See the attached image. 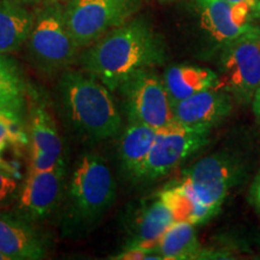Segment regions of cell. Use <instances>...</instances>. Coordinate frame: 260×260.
I'll return each mask as SVG.
<instances>
[{"instance_id": "cell-1", "label": "cell", "mask_w": 260, "mask_h": 260, "mask_svg": "<svg viewBox=\"0 0 260 260\" xmlns=\"http://www.w3.org/2000/svg\"><path fill=\"white\" fill-rule=\"evenodd\" d=\"M164 58V44L151 23L133 17L87 47L80 63L82 70L116 92L136 71L157 67Z\"/></svg>"}, {"instance_id": "cell-2", "label": "cell", "mask_w": 260, "mask_h": 260, "mask_svg": "<svg viewBox=\"0 0 260 260\" xmlns=\"http://www.w3.org/2000/svg\"><path fill=\"white\" fill-rule=\"evenodd\" d=\"M65 194L61 230L83 235L96 225L116 201V181L102 155L84 153L76 161Z\"/></svg>"}, {"instance_id": "cell-3", "label": "cell", "mask_w": 260, "mask_h": 260, "mask_svg": "<svg viewBox=\"0 0 260 260\" xmlns=\"http://www.w3.org/2000/svg\"><path fill=\"white\" fill-rule=\"evenodd\" d=\"M110 90L87 71L65 70L58 94L68 121L93 141L115 138L121 133L122 117Z\"/></svg>"}, {"instance_id": "cell-4", "label": "cell", "mask_w": 260, "mask_h": 260, "mask_svg": "<svg viewBox=\"0 0 260 260\" xmlns=\"http://www.w3.org/2000/svg\"><path fill=\"white\" fill-rule=\"evenodd\" d=\"M27 47L32 64L46 75L64 73L73 65L81 48L68 28L60 3L38 10Z\"/></svg>"}, {"instance_id": "cell-5", "label": "cell", "mask_w": 260, "mask_h": 260, "mask_svg": "<svg viewBox=\"0 0 260 260\" xmlns=\"http://www.w3.org/2000/svg\"><path fill=\"white\" fill-rule=\"evenodd\" d=\"M141 8V0H69L64 6L68 28L81 50L124 24Z\"/></svg>"}, {"instance_id": "cell-6", "label": "cell", "mask_w": 260, "mask_h": 260, "mask_svg": "<svg viewBox=\"0 0 260 260\" xmlns=\"http://www.w3.org/2000/svg\"><path fill=\"white\" fill-rule=\"evenodd\" d=\"M222 74L216 88L225 90L243 103L252 102L260 87V30L245 32L224 45Z\"/></svg>"}, {"instance_id": "cell-7", "label": "cell", "mask_w": 260, "mask_h": 260, "mask_svg": "<svg viewBox=\"0 0 260 260\" xmlns=\"http://www.w3.org/2000/svg\"><path fill=\"white\" fill-rule=\"evenodd\" d=\"M211 129L190 126L177 121L157 129V134L139 181L157 180L197 153L209 142Z\"/></svg>"}, {"instance_id": "cell-8", "label": "cell", "mask_w": 260, "mask_h": 260, "mask_svg": "<svg viewBox=\"0 0 260 260\" xmlns=\"http://www.w3.org/2000/svg\"><path fill=\"white\" fill-rule=\"evenodd\" d=\"M129 122L159 129L174 121V112L162 79L151 69L136 71L117 88Z\"/></svg>"}, {"instance_id": "cell-9", "label": "cell", "mask_w": 260, "mask_h": 260, "mask_svg": "<svg viewBox=\"0 0 260 260\" xmlns=\"http://www.w3.org/2000/svg\"><path fill=\"white\" fill-rule=\"evenodd\" d=\"M237 174L236 162L225 154L217 153L195 162L184 174L181 183L204 206L217 213L236 182Z\"/></svg>"}, {"instance_id": "cell-10", "label": "cell", "mask_w": 260, "mask_h": 260, "mask_svg": "<svg viewBox=\"0 0 260 260\" xmlns=\"http://www.w3.org/2000/svg\"><path fill=\"white\" fill-rule=\"evenodd\" d=\"M67 165L63 159L47 170H30L18 197L21 217L29 222L46 219L64 195Z\"/></svg>"}, {"instance_id": "cell-11", "label": "cell", "mask_w": 260, "mask_h": 260, "mask_svg": "<svg viewBox=\"0 0 260 260\" xmlns=\"http://www.w3.org/2000/svg\"><path fill=\"white\" fill-rule=\"evenodd\" d=\"M201 25L217 42L228 44L254 29L252 19L258 16L246 5H233L226 0H197Z\"/></svg>"}, {"instance_id": "cell-12", "label": "cell", "mask_w": 260, "mask_h": 260, "mask_svg": "<svg viewBox=\"0 0 260 260\" xmlns=\"http://www.w3.org/2000/svg\"><path fill=\"white\" fill-rule=\"evenodd\" d=\"M30 170H47L64 159L63 142L50 111L42 105L32 106L29 115Z\"/></svg>"}, {"instance_id": "cell-13", "label": "cell", "mask_w": 260, "mask_h": 260, "mask_svg": "<svg viewBox=\"0 0 260 260\" xmlns=\"http://www.w3.org/2000/svg\"><path fill=\"white\" fill-rule=\"evenodd\" d=\"M232 110V95L218 88L205 89L172 105L175 121L207 129L224 121Z\"/></svg>"}, {"instance_id": "cell-14", "label": "cell", "mask_w": 260, "mask_h": 260, "mask_svg": "<svg viewBox=\"0 0 260 260\" xmlns=\"http://www.w3.org/2000/svg\"><path fill=\"white\" fill-rule=\"evenodd\" d=\"M175 223L169 207L158 197L133 212L128 224V240L124 248H146L157 252L158 243Z\"/></svg>"}, {"instance_id": "cell-15", "label": "cell", "mask_w": 260, "mask_h": 260, "mask_svg": "<svg viewBox=\"0 0 260 260\" xmlns=\"http://www.w3.org/2000/svg\"><path fill=\"white\" fill-rule=\"evenodd\" d=\"M0 252L9 260H38L46 256L47 245L29 220L0 213Z\"/></svg>"}, {"instance_id": "cell-16", "label": "cell", "mask_w": 260, "mask_h": 260, "mask_svg": "<svg viewBox=\"0 0 260 260\" xmlns=\"http://www.w3.org/2000/svg\"><path fill=\"white\" fill-rule=\"evenodd\" d=\"M157 129L142 123L129 122L118 145V157L126 176L139 180L142 168L153 146Z\"/></svg>"}, {"instance_id": "cell-17", "label": "cell", "mask_w": 260, "mask_h": 260, "mask_svg": "<svg viewBox=\"0 0 260 260\" xmlns=\"http://www.w3.org/2000/svg\"><path fill=\"white\" fill-rule=\"evenodd\" d=\"M35 14L15 0H0V54L18 52L27 44Z\"/></svg>"}, {"instance_id": "cell-18", "label": "cell", "mask_w": 260, "mask_h": 260, "mask_svg": "<svg viewBox=\"0 0 260 260\" xmlns=\"http://www.w3.org/2000/svg\"><path fill=\"white\" fill-rule=\"evenodd\" d=\"M171 105L205 89L216 88L218 75L207 68L177 65L165 71L162 77Z\"/></svg>"}, {"instance_id": "cell-19", "label": "cell", "mask_w": 260, "mask_h": 260, "mask_svg": "<svg viewBox=\"0 0 260 260\" xmlns=\"http://www.w3.org/2000/svg\"><path fill=\"white\" fill-rule=\"evenodd\" d=\"M157 252L162 259H200L203 251L194 224L176 222L169 228L158 243Z\"/></svg>"}, {"instance_id": "cell-20", "label": "cell", "mask_w": 260, "mask_h": 260, "mask_svg": "<svg viewBox=\"0 0 260 260\" xmlns=\"http://www.w3.org/2000/svg\"><path fill=\"white\" fill-rule=\"evenodd\" d=\"M174 216L175 223L184 222L197 225L207 222L216 214L212 210L204 206L186 186L180 183L177 186L165 188L158 194Z\"/></svg>"}, {"instance_id": "cell-21", "label": "cell", "mask_w": 260, "mask_h": 260, "mask_svg": "<svg viewBox=\"0 0 260 260\" xmlns=\"http://www.w3.org/2000/svg\"><path fill=\"white\" fill-rule=\"evenodd\" d=\"M24 117L14 113H0V148L3 151L9 146L29 142V134L24 129Z\"/></svg>"}, {"instance_id": "cell-22", "label": "cell", "mask_w": 260, "mask_h": 260, "mask_svg": "<svg viewBox=\"0 0 260 260\" xmlns=\"http://www.w3.org/2000/svg\"><path fill=\"white\" fill-rule=\"evenodd\" d=\"M27 92V83L17 61L0 54V94Z\"/></svg>"}, {"instance_id": "cell-23", "label": "cell", "mask_w": 260, "mask_h": 260, "mask_svg": "<svg viewBox=\"0 0 260 260\" xmlns=\"http://www.w3.org/2000/svg\"><path fill=\"white\" fill-rule=\"evenodd\" d=\"M27 102L23 93L0 94V113H14L25 116Z\"/></svg>"}, {"instance_id": "cell-24", "label": "cell", "mask_w": 260, "mask_h": 260, "mask_svg": "<svg viewBox=\"0 0 260 260\" xmlns=\"http://www.w3.org/2000/svg\"><path fill=\"white\" fill-rule=\"evenodd\" d=\"M17 176L0 169V209L11 203L18 190Z\"/></svg>"}, {"instance_id": "cell-25", "label": "cell", "mask_w": 260, "mask_h": 260, "mask_svg": "<svg viewBox=\"0 0 260 260\" xmlns=\"http://www.w3.org/2000/svg\"><path fill=\"white\" fill-rule=\"evenodd\" d=\"M111 259L116 260H139V259H152L159 260L162 259L161 255L158 252L152 251V249L146 248H124L123 252L115 256H111Z\"/></svg>"}, {"instance_id": "cell-26", "label": "cell", "mask_w": 260, "mask_h": 260, "mask_svg": "<svg viewBox=\"0 0 260 260\" xmlns=\"http://www.w3.org/2000/svg\"><path fill=\"white\" fill-rule=\"evenodd\" d=\"M251 201L260 211V174L256 176L254 183L252 184L251 188Z\"/></svg>"}, {"instance_id": "cell-27", "label": "cell", "mask_w": 260, "mask_h": 260, "mask_svg": "<svg viewBox=\"0 0 260 260\" xmlns=\"http://www.w3.org/2000/svg\"><path fill=\"white\" fill-rule=\"evenodd\" d=\"M233 5H246L251 8L256 15H260V0H226Z\"/></svg>"}, {"instance_id": "cell-28", "label": "cell", "mask_w": 260, "mask_h": 260, "mask_svg": "<svg viewBox=\"0 0 260 260\" xmlns=\"http://www.w3.org/2000/svg\"><path fill=\"white\" fill-rule=\"evenodd\" d=\"M0 169L9 171L10 174L15 175V176L18 177V170L11 164V162L8 161L4 157H3V149L2 148H0Z\"/></svg>"}, {"instance_id": "cell-29", "label": "cell", "mask_w": 260, "mask_h": 260, "mask_svg": "<svg viewBox=\"0 0 260 260\" xmlns=\"http://www.w3.org/2000/svg\"><path fill=\"white\" fill-rule=\"evenodd\" d=\"M252 107H253V112H254L256 121H258V123L260 124V87L255 92L254 96H253Z\"/></svg>"}, {"instance_id": "cell-30", "label": "cell", "mask_w": 260, "mask_h": 260, "mask_svg": "<svg viewBox=\"0 0 260 260\" xmlns=\"http://www.w3.org/2000/svg\"><path fill=\"white\" fill-rule=\"evenodd\" d=\"M64 0H39V3L42 5H48V4H54V3H61Z\"/></svg>"}, {"instance_id": "cell-31", "label": "cell", "mask_w": 260, "mask_h": 260, "mask_svg": "<svg viewBox=\"0 0 260 260\" xmlns=\"http://www.w3.org/2000/svg\"><path fill=\"white\" fill-rule=\"evenodd\" d=\"M15 2L27 5V4H38L39 0H15Z\"/></svg>"}, {"instance_id": "cell-32", "label": "cell", "mask_w": 260, "mask_h": 260, "mask_svg": "<svg viewBox=\"0 0 260 260\" xmlns=\"http://www.w3.org/2000/svg\"><path fill=\"white\" fill-rule=\"evenodd\" d=\"M0 260H9V259H8V256L4 255L2 252H0Z\"/></svg>"}]
</instances>
